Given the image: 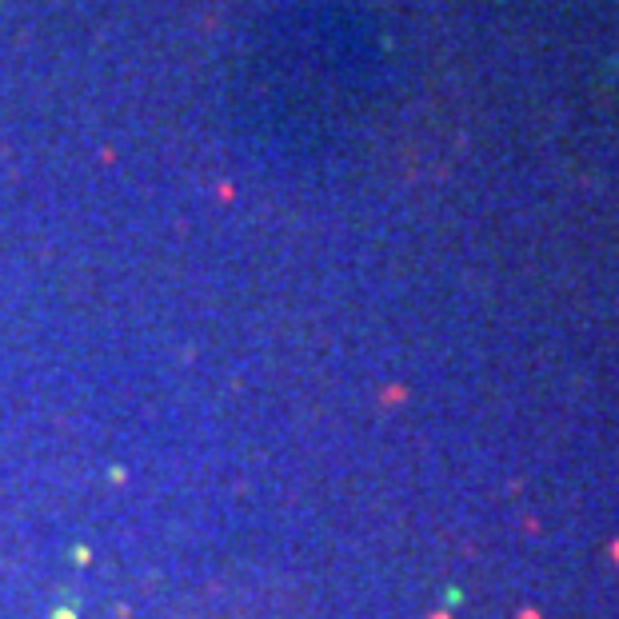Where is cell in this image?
Returning <instances> with one entry per match:
<instances>
[{"instance_id": "1", "label": "cell", "mask_w": 619, "mask_h": 619, "mask_svg": "<svg viewBox=\"0 0 619 619\" xmlns=\"http://www.w3.org/2000/svg\"><path fill=\"white\" fill-rule=\"evenodd\" d=\"M56 619H72V615H68V611H56Z\"/></svg>"}]
</instances>
